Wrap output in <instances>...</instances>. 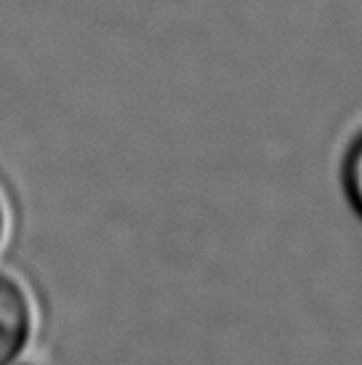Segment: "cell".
<instances>
[{"label": "cell", "mask_w": 362, "mask_h": 365, "mask_svg": "<svg viewBox=\"0 0 362 365\" xmlns=\"http://www.w3.org/2000/svg\"><path fill=\"white\" fill-rule=\"evenodd\" d=\"M32 334V304L24 288L0 272V365L21 355Z\"/></svg>", "instance_id": "1"}, {"label": "cell", "mask_w": 362, "mask_h": 365, "mask_svg": "<svg viewBox=\"0 0 362 365\" xmlns=\"http://www.w3.org/2000/svg\"><path fill=\"white\" fill-rule=\"evenodd\" d=\"M346 187H349L357 211L362 213V139L354 144L352 155L346 160Z\"/></svg>", "instance_id": "2"}, {"label": "cell", "mask_w": 362, "mask_h": 365, "mask_svg": "<svg viewBox=\"0 0 362 365\" xmlns=\"http://www.w3.org/2000/svg\"><path fill=\"white\" fill-rule=\"evenodd\" d=\"M3 232H6V208H3V200H0V240H3Z\"/></svg>", "instance_id": "3"}]
</instances>
